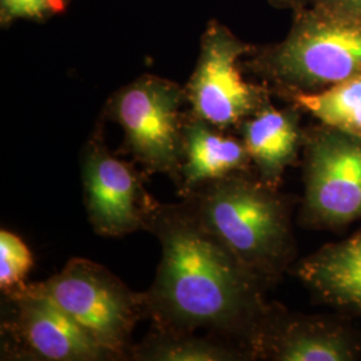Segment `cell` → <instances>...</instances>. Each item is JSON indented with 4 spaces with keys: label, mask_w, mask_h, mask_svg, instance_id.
Listing matches in <instances>:
<instances>
[{
    "label": "cell",
    "mask_w": 361,
    "mask_h": 361,
    "mask_svg": "<svg viewBox=\"0 0 361 361\" xmlns=\"http://www.w3.org/2000/svg\"><path fill=\"white\" fill-rule=\"evenodd\" d=\"M147 231L161 244L154 283L145 292L153 326L221 338L255 331L261 301L257 277L246 269L190 205L155 207Z\"/></svg>",
    "instance_id": "cell-1"
},
{
    "label": "cell",
    "mask_w": 361,
    "mask_h": 361,
    "mask_svg": "<svg viewBox=\"0 0 361 361\" xmlns=\"http://www.w3.org/2000/svg\"><path fill=\"white\" fill-rule=\"evenodd\" d=\"M183 201L258 280L283 269L290 252L289 219L273 188L240 171L209 182Z\"/></svg>",
    "instance_id": "cell-2"
},
{
    "label": "cell",
    "mask_w": 361,
    "mask_h": 361,
    "mask_svg": "<svg viewBox=\"0 0 361 361\" xmlns=\"http://www.w3.org/2000/svg\"><path fill=\"white\" fill-rule=\"evenodd\" d=\"M252 66L288 92L317 91L361 74V20L305 7L286 38Z\"/></svg>",
    "instance_id": "cell-3"
},
{
    "label": "cell",
    "mask_w": 361,
    "mask_h": 361,
    "mask_svg": "<svg viewBox=\"0 0 361 361\" xmlns=\"http://www.w3.org/2000/svg\"><path fill=\"white\" fill-rule=\"evenodd\" d=\"M186 91L166 78L145 74L116 91L104 116L123 130V149L147 174L180 182Z\"/></svg>",
    "instance_id": "cell-4"
},
{
    "label": "cell",
    "mask_w": 361,
    "mask_h": 361,
    "mask_svg": "<svg viewBox=\"0 0 361 361\" xmlns=\"http://www.w3.org/2000/svg\"><path fill=\"white\" fill-rule=\"evenodd\" d=\"M31 286L90 334L116 360L129 359L131 335L146 316L145 293H135L104 265L71 258L59 273Z\"/></svg>",
    "instance_id": "cell-5"
},
{
    "label": "cell",
    "mask_w": 361,
    "mask_h": 361,
    "mask_svg": "<svg viewBox=\"0 0 361 361\" xmlns=\"http://www.w3.org/2000/svg\"><path fill=\"white\" fill-rule=\"evenodd\" d=\"M253 51V46L228 27L210 20L201 37L193 74L185 86L189 113L228 130L267 107L265 90L246 82L240 70V59Z\"/></svg>",
    "instance_id": "cell-6"
},
{
    "label": "cell",
    "mask_w": 361,
    "mask_h": 361,
    "mask_svg": "<svg viewBox=\"0 0 361 361\" xmlns=\"http://www.w3.org/2000/svg\"><path fill=\"white\" fill-rule=\"evenodd\" d=\"M6 296L1 334L7 356L19 360L104 361L116 357L31 284Z\"/></svg>",
    "instance_id": "cell-7"
},
{
    "label": "cell",
    "mask_w": 361,
    "mask_h": 361,
    "mask_svg": "<svg viewBox=\"0 0 361 361\" xmlns=\"http://www.w3.org/2000/svg\"><path fill=\"white\" fill-rule=\"evenodd\" d=\"M80 178L94 232L122 237L147 231L158 202L146 192L141 173L110 153L101 129L94 130L82 149Z\"/></svg>",
    "instance_id": "cell-8"
},
{
    "label": "cell",
    "mask_w": 361,
    "mask_h": 361,
    "mask_svg": "<svg viewBox=\"0 0 361 361\" xmlns=\"http://www.w3.org/2000/svg\"><path fill=\"white\" fill-rule=\"evenodd\" d=\"M305 174L310 219L328 225L361 219V137L335 129L314 135Z\"/></svg>",
    "instance_id": "cell-9"
},
{
    "label": "cell",
    "mask_w": 361,
    "mask_h": 361,
    "mask_svg": "<svg viewBox=\"0 0 361 361\" xmlns=\"http://www.w3.org/2000/svg\"><path fill=\"white\" fill-rule=\"evenodd\" d=\"M250 161L243 141L226 135L224 130L188 111L183 125V158L177 185L182 198L189 197L209 182L244 171Z\"/></svg>",
    "instance_id": "cell-10"
},
{
    "label": "cell",
    "mask_w": 361,
    "mask_h": 361,
    "mask_svg": "<svg viewBox=\"0 0 361 361\" xmlns=\"http://www.w3.org/2000/svg\"><path fill=\"white\" fill-rule=\"evenodd\" d=\"M243 142L259 173V180L277 188L285 170L296 161L301 134L293 110L267 106L240 126Z\"/></svg>",
    "instance_id": "cell-11"
},
{
    "label": "cell",
    "mask_w": 361,
    "mask_h": 361,
    "mask_svg": "<svg viewBox=\"0 0 361 361\" xmlns=\"http://www.w3.org/2000/svg\"><path fill=\"white\" fill-rule=\"evenodd\" d=\"M298 276L326 302L361 313V233L307 258Z\"/></svg>",
    "instance_id": "cell-12"
},
{
    "label": "cell",
    "mask_w": 361,
    "mask_h": 361,
    "mask_svg": "<svg viewBox=\"0 0 361 361\" xmlns=\"http://www.w3.org/2000/svg\"><path fill=\"white\" fill-rule=\"evenodd\" d=\"M267 348L281 361H348L356 355L347 336L323 324H289L268 337Z\"/></svg>",
    "instance_id": "cell-13"
},
{
    "label": "cell",
    "mask_w": 361,
    "mask_h": 361,
    "mask_svg": "<svg viewBox=\"0 0 361 361\" xmlns=\"http://www.w3.org/2000/svg\"><path fill=\"white\" fill-rule=\"evenodd\" d=\"M225 338L186 332H171L153 326L142 341L130 349V360L226 361L238 359Z\"/></svg>",
    "instance_id": "cell-14"
},
{
    "label": "cell",
    "mask_w": 361,
    "mask_h": 361,
    "mask_svg": "<svg viewBox=\"0 0 361 361\" xmlns=\"http://www.w3.org/2000/svg\"><path fill=\"white\" fill-rule=\"evenodd\" d=\"M289 97L329 129L361 137V74L323 90L295 91Z\"/></svg>",
    "instance_id": "cell-15"
},
{
    "label": "cell",
    "mask_w": 361,
    "mask_h": 361,
    "mask_svg": "<svg viewBox=\"0 0 361 361\" xmlns=\"http://www.w3.org/2000/svg\"><path fill=\"white\" fill-rule=\"evenodd\" d=\"M34 265V257L26 243L15 233L0 232V289L10 295L23 288Z\"/></svg>",
    "instance_id": "cell-16"
},
{
    "label": "cell",
    "mask_w": 361,
    "mask_h": 361,
    "mask_svg": "<svg viewBox=\"0 0 361 361\" xmlns=\"http://www.w3.org/2000/svg\"><path fill=\"white\" fill-rule=\"evenodd\" d=\"M71 0H0V25L10 26L16 20H46L63 13Z\"/></svg>",
    "instance_id": "cell-17"
},
{
    "label": "cell",
    "mask_w": 361,
    "mask_h": 361,
    "mask_svg": "<svg viewBox=\"0 0 361 361\" xmlns=\"http://www.w3.org/2000/svg\"><path fill=\"white\" fill-rule=\"evenodd\" d=\"M310 6L325 13L361 20V0H310Z\"/></svg>",
    "instance_id": "cell-18"
},
{
    "label": "cell",
    "mask_w": 361,
    "mask_h": 361,
    "mask_svg": "<svg viewBox=\"0 0 361 361\" xmlns=\"http://www.w3.org/2000/svg\"><path fill=\"white\" fill-rule=\"evenodd\" d=\"M269 3L277 8L292 10L295 13L310 6V0H269Z\"/></svg>",
    "instance_id": "cell-19"
}]
</instances>
